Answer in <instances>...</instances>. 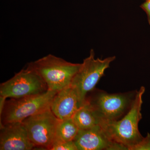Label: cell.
Segmentation results:
<instances>
[{
    "label": "cell",
    "instance_id": "obj_1",
    "mask_svg": "<svg viewBox=\"0 0 150 150\" xmlns=\"http://www.w3.org/2000/svg\"><path fill=\"white\" fill-rule=\"evenodd\" d=\"M145 91L144 86L137 91L132 106L123 117L100 124L112 141L123 145L128 150L144 138L139 131V124L142 118L141 110Z\"/></svg>",
    "mask_w": 150,
    "mask_h": 150
},
{
    "label": "cell",
    "instance_id": "obj_2",
    "mask_svg": "<svg viewBox=\"0 0 150 150\" xmlns=\"http://www.w3.org/2000/svg\"><path fill=\"white\" fill-rule=\"evenodd\" d=\"M43 79L48 90L58 92L71 85L81 67V64L68 62L62 58L48 54L29 63Z\"/></svg>",
    "mask_w": 150,
    "mask_h": 150
},
{
    "label": "cell",
    "instance_id": "obj_3",
    "mask_svg": "<svg viewBox=\"0 0 150 150\" xmlns=\"http://www.w3.org/2000/svg\"><path fill=\"white\" fill-rule=\"evenodd\" d=\"M137 91L108 93L94 89L86 100L91 105L100 121V124L116 121L129 111L136 97Z\"/></svg>",
    "mask_w": 150,
    "mask_h": 150
},
{
    "label": "cell",
    "instance_id": "obj_4",
    "mask_svg": "<svg viewBox=\"0 0 150 150\" xmlns=\"http://www.w3.org/2000/svg\"><path fill=\"white\" fill-rule=\"evenodd\" d=\"M57 91L48 90L35 95L6 101L0 113L1 126L7 123L22 122L30 116L50 108L51 103Z\"/></svg>",
    "mask_w": 150,
    "mask_h": 150
},
{
    "label": "cell",
    "instance_id": "obj_5",
    "mask_svg": "<svg viewBox=\"0 0 150 150\" xmlns=\"http://www.w3.org/2000/svg\"><path fill=\"white\" fill-rule=\"evenodd\" d=\"M115 59V56L96 59L94 51L91 49L89 56L84 59L71 84L77 94L79 107L85 103L87 95L95 89L105 70Z\"/></svg>",
    "mask_w": 150,
    "mask_h": 150
},
{
    "label": "cell",
    "instance_id": "obj_6",
    "mask_svg": "<svg viewBox=\"0 0 150 150\" xmlns=\"http://www.w3.org/2000/svg\"><path fill=\"white\" fill-rule=\"evenodd\" d=\"M48 90L43 79L27 66L8 80L1 84L0 96L6 98H20L39 94Z\"/></svg>",
    "mask_w": 150,
    "mask_h": 150
},
{
    "label": "cell",
    "instance_id": "obj_7",
    "mask_svg": "<svg viewBox=\"0 0 150 150\" xmlns=\"http://www.w3.org/2000/svg\"><path fill=\"white\" fill-rule=\"evenodd\" d=\"M59 121L50 108L30 116L22 122L35 148L50 150L55 142Z\"/></svg>",
    "mask_w": 150,
    "mask_h": 150
},
{
    "label": "cell",
    "instance_id": "obj_8",
    "mask_svg": "<svg viewBox=\"0 0 150 150\" xmlns=\"http://www.w3.org/2000/svg\"><path fill=\"white\" fill-rule=\"evenodd\" d=\"M74 142L78 150H128L112 141L100 125L86 130L79 129Z\"/></svg>",
    "mask_w": 150,
    "mask_h": 150
},
{
    "label": "cell",
    "instance_id": "obj_9",
    "mask_svg": "<svg viewBox=\"0 0 150 150\" xmlns=\"http://www.w3.org/2000/svg\"><path fill=\"white\" fill-rule=\"evenodd\" d=\"M35 147L30 139L23 122L7 123L1 126L0 150H30Z\"/></svg>",
    "mask_w": 150,
    "mask_h": 150
},
{
    "label": "cell",
    "instance_id": "obj_10",
    "mask_svg": "<svg viewBox=\"0 0 150 150\" xmlns=\"http://www.w3.org/2000/svg\"><path fill=\"white\" fill-rule=\"evenodd\" d=\"M79 108L77 94L70 85L57 93L50 109L58 119L63 120L72 118Z\"/></svg>",
    "mask_w": 150,
    "mask_h": 150
},
{
    "label": "cell",
    "instance_id": "obj_11",
    "mask_svg": "<svg viewBox=\"0 0 150 150\" xmlns=\"http://www.w3.org/2000/svg\"><path fill=\"white\" fill-rule=\"evenodd\" d=\"M72 119L81 130L91 129L100 125L99 119L86 100L76 110Z\"/></svg>",
    "mask_w": 150,
    "mask_h": 150
},
{
    "label": "cell",
    "instance_id": "obj_12",
    "mask_svg": "<svg viewBox=\"0 0 150 150\" xmlns=\"http://www.w3.org/2000/svg\"><path fill=\"white\" fill-rule=\"evenodd\" d=\"M79 129L71 118L59 121L56 129V139L57 142L74 141Z\"/></svg>",
    "mask_w": 150,
    "mask_h": 150
},
{
    "label": "cell",
    "instance_id": "obj_13",
    "mask_svg": "<svg viewBox=\"0 0 150 150\" xmlns=\"http://www.w3.org/2000/svg\"><path fill=\"white\" fill-rule=\"evenodd\" d=\"M50 150H78L74 141L54 143Z\"/></svg>",
    "mask_w": 150,
    "mask_h": 150
},
{
    "label": "cell",
    "instance_id": "obj_14",
    "mask_svg": "<svg viewBox=\"0 0 150 150\" xmlns=\"http://www.w3.org/2000/svg\"><path fill=\"white\" fill-rule=\"evenodd\" d=\"M130 150H150V134L148 133L140 142L131 148Z\"/></svg>",
    "mask_w": 150,
    "mask_h": 150
},
{
    "label": "cell",
    "instance_id": "obj_15",
    "mask_svg": "<svg viewBox=\"0 0 150 150\" xmlns=\"http://www.w3.org/2000/svg\"><path fill=\"white\" fill-rule=\"evenodd\" d=\"M140 7L143 10L147 16L148 21L150 25V0H146L140 6Z\"/></svg>",
    "mask_w": 150,
    "mask_h": 150
},
{
    "label": "cell",
    "instance_id": "obj_16",
    "mask_svg": "<svg viewBox=\"0 0 150 150\" xmlns=\"http://www.w3.org/2000/svg\"><path fill=\"white\" fill-rule=\"evenodd\" d=\"M144 1H146V0H144Z\"/></svg>",
    "mask_w": 150,
    "mask_h": 150
}]
</instances>
